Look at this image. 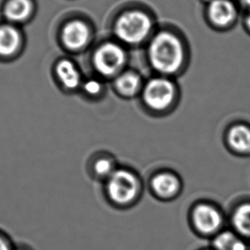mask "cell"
I'll list each match as a JSON object with an SVG mask.
<instances>
[{
    "label": "cell",
    "instance_id": "18",
    "mask_svg": "<svg viewBox=\"0 0 250 250\" xmlns=\"http://www.w3.org/2000/svg\"><path fill=\"white\" fill-rule=\"evenodd\" d=\"M15 245L7 233L0 229V250H14Z\"/></svg>",
    "mask_w": 250,
    "mask_h": 250
},
{
    "label": "cell",
    "instance_id": "4",
    "mask_svg": "<svg viewBox=\"0 0 250 250\" xmlns=\"http://www.w3.org/2000/svg\"><path fill=\"white\" fill-rule=\"evenodd\" d=\"M126 60L125 49L114 42L104 43L94 53V66L104 77H112L119 73Z\"/></svg>",
    "mask_w": 250,
    "mask_h": 250
},
{
    "label": "cell",
    "instance_id": "3",
    "mask_svg": "<svg viewBox=\"0 0 250 250\" xmlns=\"http://www.w3.org/2000/svg\"><path fill=\"white\" fill-rule=\"evenodd\" d=\"M104 190L107 198L117 205L132 202L138 191V181L129 170L117 169L105 181Z\"/></svg>",
    "mask_w": 250,
    "mask_h": 250
},
{
    "label": "cell",
    "instance_id": "8",
    "mask_svg": "<svg viewBox=\"0 0 250 250\" xmlns=\"http://www.w3.org/2000/svg\"><path fill=\"white\" fill-rule=\"evenodd\" d=\"M208 13L211 22L225 27L235 20L236 9L230 0H212L209 3Z\"/></svg>",
    "mask_w": 250,
    "mask_h": 250
},
{
    "label": "cell",
    "instance_id": "5",
    "mask_svg": "<svg viewBox=\"0 0 250 250\" xmlns=\"http://www.w3.org/2000/svg\"><path fill=\"white\" fill-rule=\"evenodd\" d=\"M143 95L144 102L148 107L155 111H162L173 102L176 88L169 79L154 77L144 86Z\"/></svg>",
    "mask_w": 250,
    "mask_h": 250
},
{
    "label": "cell",
    "instance_id": "16",
    "mask_svg": "<svg viewBox=\"0 0 250 250\" xmlns=\"http://www.w3.org/2000/svg\"><path fill=\"white\" fill-rule=\"evenodd\" d=\"M213 245L217 250H246V245L232 232L225 231L216 236Z\"/></svg>",
    "mask_w": 250,
    "mask_h": 250
},
{
    "label": "cell",
    "instance_id": "1",
    "mask_svg": "<svg viewBox=\"0 0 250 250\" xmlns=\"http://www.w3.org/2000/svg\"><path fill=\"white\" fill-rule=\"evenodd\" d=\"M147 56L151 66L157 72L164 75L175 74L184 62V45L172 33L160 32L151 40Z\"/></svg>",
    "mask_w": 250,
    "mask_h": 250
},
{
    "label": "cell",
    "instance_id": "12",
    "mask_svg": "<svg viewBox=\"0 0 250 250\" xmlns=\"http://www.w3.org/2000/svg\"><path fill=\"white\" fill-rule=\"evenodd\" d=\"M228 142L233 149L239 153L250 151V129L246 125L233 126L228 134Z\"/></svg>",
    "mask_w": 250,
    "mask_h": 250
},
{
    "label": "cell",
    "instance_id": "22",
    "mask_svg": "<svg viewBox=\"0 0 250 250\" xmlns=\"http://www.w3.org/2000/svg\"><path fill=\"white\" fill-rule=\"evenodd\" d=\"M243 4H245V6L248 8L249 12L250 11V0H243Z\"/></svg>",
    "mask_w": 250,
    "mask_h": 250
},
{
    "label": "cell",
    "instance_id": "7",
    "mask_svg": "<svg viewBox=\"0 0 250 250\" xmlns=\"http://www.w3.org/2000/svg\"><path fill=\"white\" fill-rule=\"evenodd\" d=\"M89 29L82 21H72L65 25L62 30V42L70 50H80L86 45L89 39Z\"/></svg>",
    "mask_w": 250,
    "mask_h": 250
},
{
    "label": "cell",
    "instance_id": "9",
    "mask_svg": "<svg viewBox=\"0 0 250 250\" xmlns=\"http://www.w3.org/2000/svg\"><path fill=\"white\" fill-rule=\"evenodd\" d=\"M117 170L114 161L105 154H95L87 163V170L92 177L97 180H107Z\"/></svg>",
    "mask_w": 250,
    "mask_h": 250
},
{
    "label": "cell",
    "instance_id": "13",
    "mask_svg": "<svg viewBox=\"0 0 250 250\" xmlns=\"http://www.w3.org/2000/svg\"><path fill=\"white\" fill-rule=\"evenodd\" d=\"M56 70L59 80L64 87L69 89H75L80 85V73L73 62L69 60H62L58 63Z\"/></svg>",
    "mask_w": 250,
    "mask_h": 250
},
{
    "label": "cell",
    "instance_id": "19",
    "mask_svg": "<svg viewBox=\"0 0 250 250\" xmlns=\"http://www.w3.org/2000/svg\"><path fill=\"white\" fill-rule=\"evenodd\" d=\"M84 88H85V90L87 91V94L95 95L101 92V83L95 80L88 81Z\"/></svg>",
    "mask_w": 250,
    "mask_h": 250
},
{
    "label": "cell",
    "instance_id": "14",
    "mask_svg": "<svg viewBox=\"0 0 250 250\" xmlns=\"http://www.w3.org/2000/svg\"><path fill=\"white\" fill-rule=\"evenodd\" d=\"M115 85L120 94L125 96H133L140 90L142 79L134 71H125L117 77Z\"/></svg>",
    "mask_w": 250,
    "mask_h": 250
},
{
    "label": "cell",
    "instance_id": "2",
    "mask_svg": "<svg viewBox=\"0 0 250 250\" xmlns=\"http://www.w3.org/2000/svg\"><path fill=\"white\" fill-rule=\"evenodd\" d=\"M153 21L148 15L138 10L125 11L115 24V34L118 40L128 45H137L149 36Z\"/></svg>",
    "mask_w": 250,
    "mask_h": 250
},
{
    "label": "cell",
    "instance_id": "20",
    "mask_svg": "<svg viewBox=\"0 0 250 250\" xmlns=\"http://www.w3.org/2000/svg\"><path fill=\"white\" fill-rule=\"evenodd\" d=\"M14 250H34L31 247L28 246L25 243H20L18 245H15Z\"/></svg>",
    "mask_w": 250,
    "mask_h": 250
},
{
    "label": "cell",
    "instance_id": "10",
    "mask_svg": "<svg viewBox=\"0 0 250 250\" xmlns=\"http://www.w3.org/2000/svg\"><path fill=\"white\" fill-rule=\"evenodd\" d=\"M152 185L157 195L166 198L176 195L179 189V182L177 177L168 172L156 175L153 177Z\"/></svg>",
    "mask_w": 250,
    "mask_h": 250
},
{
    "label": "cell",
    "instance_id": "11",
    "mask_svg": "<svg viewBox=\"0 0 250 250\" xmlns=\"http://www.w3.org/2000/svg\"><path fill=\"white\" fill-rule=\"evenodd\" d=\"M21 42L20 33L11 25L0 27V55L10 56L13 54Z\"/></svg>",
    "mask_w": 250,
    "mask_h": 250
},
{
    "label": "cell",
    "instance_id": "23",
    "mask_svg": "<svg viewBox=\"0 0 250 250\" xmlns=\"http://www.w3.org/2000/svg\"><path fill=\"white\" fill-rule=\"evenodd\" d=\"M204 1H208L209 3H210V2H212V0H204Z\"/></svg>",
    "mask_w": 250,
    "mask_h": 250
},
{
    "label": "cell",
    "instance_id": "6",
    "mask_svg": "<svg viewBox=\"0 0 250 250\" xmlns=\"http://www.w3.org/2000/svg\"><path fill=\"white\" fill-rule=\"evenodd\" d=\"M193 219L195 227L203 233L214 232L222 222L219 211L208 204H201L195 208Z\"/></svg>",
    "mask_w": 250,
    "mask_h": 250
},
{
    "label": "cell",
    "instance_id": "15",
    "mask_svg": "<svg viewBox=\"0 0 250 250\" xmlns=\"http://www.w3.org/2000/svg\"><path fill=\"white\" fill-rule=\"evenodd\" d=\"M32 11L30 0H10L4 7V16L11 21H21L28 18Z\"/></svg>",
    "mask_w": 250,
    "mask_h": 250
},
{
    "label": "cell",
    "instance_id": "17",
    "mask_svg": "<svg viewBox=\"0 0 250 250\" xmlns=\"http://www.w3.org/2000/svg\"><path fill=\"white\" fill-rule=\"evenodd\" d=\"M233 225L238 232L250 236V203L239 206L233 214Z\"/></svg>",
    "mask_w": 250,
    "mask_h": 250
},
{
    "label": "cell",
    "instance_id": "21",
    "mask_svg": "<svg viewBox=\"0 0 250 250\" xmlns=\"http://www.w3.org/2000/svg\"><path fill=\"white\" fill-rule=\"evenodd\" d=\"M246 25L248 28L250 30V11L249 12V14L247 16L246 18Z\"/></svg>",
    "mask_w": 250,
    "mask_h": 250
}]
</instances>
